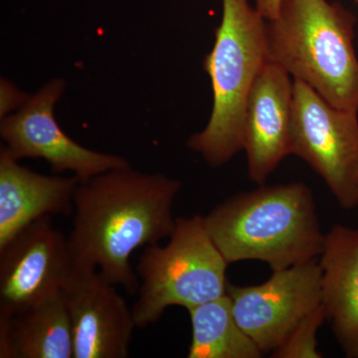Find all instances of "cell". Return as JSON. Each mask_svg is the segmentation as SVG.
Returning a JSON list of instances; mask_svg holds the SVG:
<instances>
[{"label":"cell","mask_w":358,"mask_h":358,"mask_svg":"<svg viewBox=\"0 0 358 358\" xmlns=\"http://www.w3.org/2000/svg\"><path fill=\"white\" fill-rule=\"evenodd\" d=\"M192 339L188 358H259L264 353L235 319L227 293L187 310Z\"/></svg>","instance_id":"9a60e30c"},{"label":"cell","mask_w":358,"mask_h":358,"mask_svg":"<svg viewBox=\"0 0 358 358\" xmlns=\"http://www.w3.org/2000/svg\"><path fill=\"white\" fill-rule=\"evenodd\" d=\"M164 246L145 247L136 265L141 284L131 307L138 329L157 324L167 308L186 310L226 294L227 261L205 229L202 216L176 217Z\"/></svg>","instance_id":"5b68a950"},{"label":"cell","mask_w":358,"mask_h":358,"mask_svg":"<svg viewBox=\"0 0 358 358\" xmlns=\"http://www.w3.org/2000/svg\"><path fill=\"white\" fill-rule=\"evenodd\" d=\"M0 357L74 358L62 292L17 315H0Z\"/></svg>","instance_id":"5bb4252c"},{"label":"cell","mask_w":358,"mask_h":358,"mask_svg":"<svg viewBox=\"0 0 358 358\" xmlns=\"http://www.w3.org/2000/svg\"><path fill=\"white\" fill-rule=\"evenodd\" d=\"M75 267L68 237L45 216L0 248V315H14L60 293Z\"/></svg>","instance_id":"9c48e42d"},{"label":"cell","mask_w":358,"mask_h":358,"mask_svg":"<svg viewBox=\"0 0 358 358\" xmlns=\"http://www.w3.org/2000/svg\"><path fill=\"white\" fill-rule=\"evenodd\" d=\"M319 263L327 320L345 357L358 358V229L333 226Z\"/></svg>","instance_id":"4fadbf2b"},{"label":"cell","mask_w":358,"mask_h":358,"mask_svg":"<svg viewBox=\"0 0 358 358\" xmlns=\"http://www.w3.org/2000/svg\"><path fill=\"white\" fill-rule=\"evenodd\" d=\"M268 61L252 87L245 114L243 150L250 180L265 185L282 160L292 155L294 80Z\"/></svg>","instance_id":"8fae6325"},{"label":"cell","mask_w":358,"mask_h":358,"mask_svg":"<svg viewBox=\"0 0 358 358\" xmlns=\"http://www.w3.org/2000/svg\"><path fill=\"white\" fill-rule=\"evenodd\" d=\"M239 326L263 353L273 352L294 327L322 305V268L313 260L273 271L258 286L227 284Z\"/></svg>","instance_id":"52a82bcc"},{"label":"cell","mask_w":358,"mask_h":358,"mask_svg":"<svg viewBox=\"0 0 358 358\" xmlns=\"http://www.w3.org/2000/svg\"><path fill=\"white\" fill-rule=\"evenodd\" d=\"M256 8L267 21L274 20L279 16L282 0H255Z\"/></svg>","instance_id":"ac0fdd59"},{"label":"cell","mask_w":358,"mask_h":358,"mask_svg":"<svg viewBox=\"0 0 358 358\" xmlns=\"http://www.w3.org/2000/svg\"><path fill=\"white\" fill-rule=\"evenodd\" d=\"M65 89L63 80H52L28 96L13 115L1 119L0 136L14 159H43L54 173L69 171L80 181L110 169L129 166L119 155L82 147L67 136L54 117V108Z\"/></svg>","instance_id":"ba28073f"},{"label":"cell","mask_w":358,"mask_h":358,"mask_svg":"<svg viewBox=\"0 0 358 358\" xmlns=\"http://www.w3.org/2000/svg\"><path fill=\"white\" fill-rule=\"evenodd\" d=\"M202 220L228 264L256 260L282 270L320 257L326 241L312 190L303 182L239 193Z\"/></svg>","instance_id":"7a4b0ae2"},{"label":"cell","mask_w":358,"mask_h":358,"mask_svg":"<svg viewBox=\"0 0 358 358\" xmlns=\"http://www.w3.org/2000/svg\"><path fill=\"white\" fill-rule=\"evenodd\" d=\"M324 320L326 313L322 305L307 315L298 324L286 341L271 357L275 358H320L322 353L317 350V334Z\"/></svg>","instance_id":"2e32d148"},{"label":"cell","mask_w":358,"mask_h":358,"mask_svg":"<svg viewBox=\"0 0 358 358\" xmlns=\"http://www.w3.org/2000/svg\"><path fill=\"white\" fill-rule=\"evenodd\" d=\"M28 96L23 92L18 91L13 84L6 80L1 81V107L0 114L1 119L9 115L11 110L22 107Z\"/></svg>","instance_id":"e0dca14e"},{"label":"cell","mask_w":358,"mask_h":358,"mask_svg":"<svg viewBox=\"0 0 358 358\" xmlns=\"http://www.w3.org/2000/svg\"><path fill=\"white\" fill-rule=\"evenodd\" d=\"M222 6L213 48L203 61L213 93L210 119L187 141L211 167L222 166L243 150L247 102L270 61L267 20L249 0H222Z\"/></svg>","instance_id":"277c9868"},{"label":"cell","mask_w":358,"mask_h":358,"mask_svg":"<svg viewBox=\"0 0 358 358\" xmlns=\"http://www.w3.org/2000/svg\"><path fill=\"white\" fill-rule=\"evenodd\" d=\"M292 155L322 176L345 210L358 207V113L338 109L294 79Z\"/></svg>","instance_id":"8992f818"},{"label":"cell","mask_w":358,"mask_h":358,"mask_svg":"<svg viewBox=\"0 0 358 358\" xmlns=\"http://www.w3.org/2000/svg\"><path fill=\"white\" fill-rule=\"evenodd\" d=\"M357 1L358 2V0H357Z\"/></svg>","instance_id":"d6986e66"},{"label":"cell","mask_w":358,"mask_h":358,"mask_svg":"<svg viewBox=\"0 0 358 358\" xmlns=\"http://www.w3.org/2000/svg\"><path fill=\"white\" fill-rule=\"evenodd\" d=\"M98 270L75 268L62 292L72 326L74 358H126L133 310Z\"/></svg>","instance_id":"30bf717a"},{"label":"cell","mask_w":358,"mask_h":358,"mask_svg":"<svg viewBox=\"0 0 358 358\" xmlns=\"http://www.w3.org/2000/svg\"><path fill=\"white\" fill-rule=\"evenodd\" d=\"M76 176H49L20 166L6 148L0 150V248L45 216L74 211Z\"/></svg>","instance_id":"7c38bea8"},{"label":"cell","mask_w":358,"mask_h":358,"mask_svg":"<svg viewBox=\"0 0 358 358\" xmlns=\"http://www.w3.org/2000/svg\"><path fill=\"white\" fill-rule=\"evenodd\" d=\"M180 189L178 179L129 166L80 181L67 236L74 267L98 270L115 286L136 294L140 285L129 263L131 254L171 236Z\"/></svg>","instance_id":"6da1fadb"},{"label":"cell","mask_w":358,"mask_h":358,"mask_svg":"<svg viewBox=\"0 0 358 358\" xmlns=\"http://www.w3.org/2000/svg\"><path fill=\"white\" fill-rule=\"evenodd\" d=\"M357 21L338 2L282 0L267 22L270 61L334 107L358 113Z\"/></svg>","instance_id":"3957f363"}]
</instances>
